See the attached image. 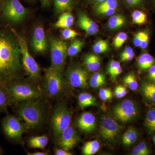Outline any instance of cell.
<instances>
[{
	"label": "cell",
	"instance_id": "obj_1",
	"mask_svg": "<svg viewBox=\"0 0 155 155\" xmlns=\"http://www.w3.org/2000/svg\"><path fill=\"white\" fill-rule=\"evenodd\" d=\"M18 41L13 31L0 30V85L20 79L22 66Z\"/></svg>",
	"mask_w": 155,
	"mask_h": 155
},
{
	"label": "cell",
	"instance_id": "obj_2",
	"mask_svg": "<svg viewBox=\"0 0 155 155\" xmlns=\"http://www.w3.org/2000/svg\"><path fill=\"white\" fill-rule=\"evenodd\" d=\"M17 114L26 129L35 130L43 122L45 108L40 99L28 100L18 103Z\"/></svg>",
	"mask_w": 155,
	"mask_h": 155
},
{
	"label": "cell",
	"instance_id": "obj_3",
	"mask_svg": "<svg viewBox=\"0 0 155 155\" xmlns=\"http://www.w3.org/2000/svg\"><path fill=\"white\" fill-rule=\"evenodd\" d=\"M11 103L22 102L28 100L40 99L43 91L38 86L28 81H14L6 86Z\"/></svg>",
	"mask_w": 155,
	"mask_h": 155
},
{
	"label": "cell",
	"instance_id": "obj_4",
	"mask_svg": "<svg viewBox=\"0 0 155 155\" xmlns=\"http://www.w3.org/2000/svg\"><path fill=\"white\" fill-rule=\"evenodd\" d=\"M63 70L50 66L45 73L43 88L45 92L51 98H58L64 93L66 87Z\"/></svg>",
	"mask_w": 155,
	"mask_h": 155
},
{
	"label": "cell",
	"instance_id": "obj_5",
	"mask_svg": "<svg viewBox=\"0 0 155 155\" xmlns=\"http://www.w3.org/2000/svg\"><path fill=\"white\" fill-rule=\"evenodd\" d=\"M11 30L15 34L19 43L22 66L30 79L34 82H38L41 78L40 68L38 64L30 54L25 39L14 29Z\"/></svg>",
	"mask_w": 155,
	"mask_h": 155
},
{
	"label": "cell",
	"instance_id": "obj_6",
	"mask_svg": "<svg viewBox=\"0 0 155 155\" xmlns=\"http://www.w3.org/2000/svg\"><path fill=\"white\" fill-rule=\"evenodd\" d=\"M72 113L67 106L58 103L55 107L51 119V125L55 137L70 125Z\"/></svg>",
	"mask_w": 155,
	"mask_h": 155
},
{
	"label": "cell",
	"instance_id": "obj_7",
	"mask_svg": "<svg viewBox=\"0 0 155 155\" xmlns=\"http://www.w3.org/2000/svg\"><path fill=\"white\" fill-rule=\"evenodd\" d=\"M0 9L3 18L12 23L21 22L28 13L19 0H3Z\"/></svg>",
	"mask_w": 155,
	"mask_h": 155
},
{
	"label": "cell",
	"instance_id": "obj_8",
	"mask_svg": "<svg viewBox=\"0 0 155 155\" xmlns=\"http://www.w3.org/2000/svg\"><path fill=\"white\" fill-rule=\"evenodd\" d=\"M50 44L51 60L50 66L64 70L68 50L67 43L58 38L51 37Z\"/></svg>",
	"mask_w": 155,
	"mask_h": 155
},
{
	"label": "cell",
	"instance_id": "obj_9",
	"mask_svg": "<svg viewBox=\"0 0 155 155\" xmlns=\"http://www.w3.org/2000/svg\"><path fill=\"white\" fill-rule=\"evenodd\" d=\"M122 127L115 119L106 116L101 118L99 127V134L103 140L108 143H114L119 138Z\"/></svg>",
	"mask_w": 155,
	"mask_h": 155
},
{
	"label": "cell",
	"instance_id": "obj_10",
	"mask_svg": "<svg viewBox=\"0 0 155 155\" xmlns=\"http://www.w3.org/2000/svg\"><path fill=\"white\" fill-rule=\"evenodd\" d=\"M113 114L117 120L122 123H126L137 117L138 110L137 106L132 101L125 100L114 106Z\"/></svg>",
	"mask_w": 155,
	"mask_h": 155
},
{
	"label": "cell",
	"instance_id": "obj_11",
	"mask_svg": "<svg viewBox=\"0 0 155 155\" xmlns=\"http://www.w3.org/2000/svg\"><path fill=\"white\" fill-rule=\"evenodd\" d=\"M2 128L6 136L14 140H20L24 131V126L19 118L9 114L3 119Z\"/></svg>",
	"mask_w": 155,
	"mask_h": 155
},
{
	"label": "cell",
	"instance_id": "obj_12",
	"mask_svg": "<svg viewBox=\"0 0 155 155\" xmlns=\"http://www.w3.org/2000/svg\"><path fill=\"white\" fill-rule=\"evenodd\" d=\"M66 77L68 83L72 87L81 89L88 87V73L80 66L75 65L68 68Z\"/></svg>",
	"mask_w": 155,
	"mask_h": 155
},
{
	"label": "cell",
	"instance_id": "obj_13",
	"mask_svg": "<svg viewBox=\"0 0 155 155\" xmlns=\"http://www.w3.org/2000/svg\"><path fill=\"white\" fill-rule=\"evenodd\" d=\"M58 147L69 151L72 150L80 140V137L74 127L71 125L56 138Z\"/></svg>",
	"mask_w": 155,
	"mask_h": 155
},
{
	"label": "cell",
	"instance_id": "obj_14",
	"mask_svg": "<svg viewBox=\"0 0 155 155\" xmlns=\"http://www.w3.org/2000/svg\"><path fill=\"white\" fill-rule=\"evenodd\" d=\"M32 46L34 51L38 53H44L47 50V40L45 31L41 26H37L34 31Z\"/></svg>",
	"mask_w": 155,
	"mask_h": 155
},
{
	"label": "cell",
	"instance_id": "obj_15",
	"mask_svg": "<svg viewBox=\"0 0 155 155\" xmlns=\"http://www.w3.org/2000/svg\"><path fill=\"white\" fill-rule=\"evenodd\" d=\"M77 25L84 31L87 35L96 34L99 31V26L85 13L80 12L78 16Z\"/></svg>",
	"mask_w": 155,
	"mask_h": 155
},
{
	"label": "cell",
	"instance_id": "obj_16",
	"mask_svg": "<svg viewBox=\"0 0 155 155\" xmlns=\"http://www.w3.org/2000/svg\"><path fill=\"white\" fill-rule=\"evenodd\" d=\"M77 125L82 132L86 133L91 132L95 128V117L90 112H84L78 119Z\"/></svg>",
	"mask_w": 155,
	"mask_h": 155
},
{
	"label": "cell",
	"instance_id": "obj_17",
	"mask_svg": "<svg viewBox=\"0 0 155 155\" xmlns=\"http://www.w3.org/2000/svg\"><path fill=\"white\" fill-rule=\"evenodd\" d=\"M84 63L88 70L92 72H96L101 67V58L94 54H89L84 58Z\"/></svg>",
	"mask_w": 155,
	"mask_h": 155
},
{
	"label": "cell",
	"instance_id": "obj_18",
	"mask_svg": "<svg viewBox=\"0 0 155 155\" xmlns=\"http://www.w3.org/2000/svg\"><path fill=\"white\" fill-rule=\"evenodd\" d=\"M74 17L69 12H64L54 25L55 27L61 28H69L73 25Z\"/></svg>",
	"mask_w": 155,
	"mask_h": 155
},
{
	"label": "cell",
	"instance_id": "obj_19",
	"mask_svg": "<svg viewBox=\"0 0 155 155\" xmlns=\"http://www.w3.org/2000/svg\"><path fill=\"white\" fill-rule=\"evenodd\" d=\"M78 103L79 107L81 109L96 106L97 101L95 98L88 93H81L78 95Z\"/></svg>",
	"mask_w": 155,
	"mask_h": 155
},
{
	"label": "cell",
	"instance_id": "obj_20",
	"mask_svg": "<svg viewBox=\"0 0 155 155\" xmlns=\"http://www.w3.org/2000/svg\"><path fill=\"white\" fill-rule=\"evenodd\" d=\"M140 89L147 99L155 103V82H143L141 84Z\"/></svg>",
	"mask_w": 155,
	"mask_h": 155
},
{
	"label": "cell",
	"instance_id": "obj_21",
	"mask_svg": "<svg viewBox=\"0 0 155 155\" xmlns=\"http://www.w3.org/2000/svg\"><path fill=\"white\" fill-rule=\"evenodd\" d=\"M48 142L49 139L47 136H39L30 137L28 140V144L31 148L43 149L47 146Z\"/></svg>",
	"mask_w": 155,
	"mask_h": 155
},
{
	"label": "cell",
	"instance_id": "obj_22",
	"mask_svg": "<svg viewBox=\"0 0 155 155\" xmlns=\"http://www.w3.org/2000/svg\"><path fill=\"white\" fill-rule=\"evenodd\" d=\"M155 62L153 58L147 53L139 56L137 59V66L140 70H147L154 65Z\"/></svg>",
	"mask_w": 155,
	"mask_h": 155
},
{
	"label": "cell",
	"instance_id": "obj_23",
	"mask_svg": "<svg viewBox=\"0 0 155 155\" xmlns=\"http://www.w3.org/2000/svg\"><path fill=\"white\" fill-rule=\"evenodd\" d=\"M126 19L121 14H116L110 17L108 21L107 25L110 29L117 30L122 28L125 25Z\"/></svg>",
	"mask_w": 155,
	"mask_h": 155
},
{
	"label": "cell",
	"instance_id": "obj_24",
	"mask_svg": "<svg viewBox=\"0 0 155 155\" xmlns=\"http://www.w3.org/2000/svg\"><path fill=\"white\" fill-rule=\"evenodd\" d=\"M138 138V132L133 127H130L123 134L122 137V142L123 145L129 146L134 144Z\"/></svg>",
	"mask_w": 155,
	"mask_h": 155
},
{
	"label": "cell",
	"instance_id": "obj_25",
	"mask_svg": "<svg viewBox=\"0 0 155 155\" xmlns=\"http://www.w3.org/2000/svg\"><path fill=\"white\" fill-rule=\"evenodd\" d=\"M11 103L10 96L6 87L0 85V112L7 111L8 106Z\"/></svg>",
	"mask_w": 155,
	"mask_h": 155
},
{
	"label": "cell",
	"instance_id": "obj_26",
	"mask_svg": "<svg viewBox=\"0 0 155 155\" xmlns=\"http://www.w3.org/2000/svg\"><path fill=\"white\" fill-rule=\"evenodd\" d=\"M144 124L150 133L155 132V108L150 109L147 112Z\"/></svg>",
	"mask_w": 155,
	"mask_h": 155
},
{
	"label": "cell",
	"instance_id": "obj_27",
	"mask_svg": "<svg viewBox=\"0 0 155 155\" xmlns=\"http://www.w3.org/2000/svg\"><path fill=\"white\" fill-rule=\"evenodd\" d=\"M54 5L58 13H64L69 11L72 8V0H54Z\"/></svg>",
	"mask_w": 155,
	"mask_h": 155
},
{
	"label": "cell",
	"instance_id": "obj_28",
	"mask_svg": "<svg viewBox=\"0 0 155 155\" xmlns=\"http://www.w3.org/2000/svg\"><path fill=\"white\" fill-rule=\"evenodd\" d=\"M99 143L97 140L88 141L84 144L82 148V153L84 155L95 154L99 150Z\"/></svg>",
	"mask_w": 155,
	"mask_h": 155
},
{
	"label": "cell",
	"instance_id": "obj_29",
	"mask_svg": "<svg viewBox=\"0 0 155 155\" xmlns=\"http://www.w3.org/2000/svg\"><path fill=\"white\" fill-rule=\"evenodd\" d=\"M84 42L80 39H75L71 43L67 50V55L70 57L76 55L83 48Z\"/></svg>",
	"mask_w": 155,
	"mask_h": 155
},
{
	"label": "cell",
	"instance_id": "obj_30",
	"mask_svg": "<svg viewBox=\"0 0 155 155\" xmlns=\"http://www.w3.org/2000/svg\"><path fill=\"white\" fill-rule=\"evenodd\" d=\"M132 22L137 25H143L147 22V16L144 12L139 10L134 11L132 14Z\"/></svg>",
	"mask_w": 155,
	"mask_h": 155
},
{
	"label": "cell",
	"instance_id": "obj_31",
	"mask_svg": "<svg viewBox=\"0 0 155 155\" xmlns=\"http://www.w3.org/2000/svg\"><path fill=\"white\" fill-rule=\"evenodd\" d=\"M123 82L133 91H135L138 88V82L136 78L135 75L133 73H130L125 76L123 79Z\"/></svg>",
	"mask_w": 155,
	"mask_h": 155
},
{
	"label": "cell",
	"instance_id": "obj_32",
	"mask_svg": "<svg viewBox=\"0 0 155 155\" xmlns=\"http://www.w3.org/2000/svg\"><path fill=\"white\" fill-rule=\"evenodd\" d=\"M109 43L107 41L99 40L94 45L93 50L96 54H103L109 50Z\"/></svg>",
	"mask_w": 155,
	"mask_h": 155
},
{
	"label": "cell",
	"instance_id": "obj_33",
	"mask_svg": "<svg viewBox=\"0 0 155 155\" xmlns=\"http://www.w3.org/2000/svg\"><path fill=\"white\" fill-rule=\"evenodd\" d=\"M150 153L149 149L144 142H141L133 149V155H148Z\"/></svg>",
	"mask_w": 155,
	"mask_h": 155
},
{
	"label": "cell",
	"instance_id": "obj_34",
	"mask_svg": "<svg viewBox=\"0 0 155 155\" xmlns=\"http://www.w3.org/2000/svg\"><path fill=\"white\" fill-rule=\"evenodd\" d=\"M128 35L127 33L124 32H121L117 34L114 38L113 44L114 47L119 48L123 45L127 40Z\"/></svg>",
	"mask_w": 155,
	"mask_h": 155
},
{
	"label": "cell",
	"instance_id": "obj_35",
	"mask_svg": "<svg viewBox=\"0 0 155 155\" xmlns=\"http://www.w3.org/2000/svg\"><path fill=\"white\" fill-rule=\"evenodd\" d=\"M118 0H105L103 2L95 5L94 8H106L116 9L118 7Z\"/></svg>",
	"mask_w": 155,
	"mask_h": 155
},
{
	"label": "cell",
	"instance_id": "obj_36",
	"mask_svg": "<svg viewBox=\"0 0 155 155\" xmlns=\"http://www.w3.org/2000/svg\"><path fill=\"white\" fill-rule=\"evenodd\" d=\"M62 37L65 40H69L75 38L78 35V33L75 31L70 28H64L61 32Z\"/></svg>",
	"mask_w": 155,
	"mask_h": 155
},
{
	"label": "cell",
	"instance_id": "obj_37",
	"mask_svg": "<svg viewBox=\"0 0 155 155\" xmlns=\"http://www.w3.org/2000/svg\"><path fill=\"white\" fill-rule=\"evenodd\" d=\"M99 96L103 101H107L112 98L113 92L110 89L101 88L99 92Z\"/></svg>",
	"mask_w": 155,
	"mask_h": 155
},
{
	"label": "cell",
	"instance_id": "obj_38",
	"mask_svg": "<svg viewBox=\"0 0 155 155\" xmlns=\"http://www.w3.org/2000/svg\"><path fill=\"white\" fill-rule=\"evenodd\" d=\"M127 94V91L126 87L121 85L116 87L114 91V94L118 98L123 97L126 96Z\"/></svg>",
	"mask_w": 155,
	"mask_h": 155
},
{
	"label": "cell",
	"instance_id": "obj_39",
	"mask_svg": "<svg viewBox=\"0 0 155 155\" xmlns=\"http://www.w3.org/2000/svg\"><path fill=\"white\" fill-rule=\"evenodd\" d=\"M146 31H140L135 34L134 38V44L137 47H140Z\"/></svg>",
	"mask_w": 155,
	"mask_h": 155
},
{
	"label": "cell",
	"instance_id": "obj_40",
	"mask_svg": "<svg viewBox=\"0 0 155 155\" xmlns=\"http://www.w3.org/2000/svg\"><path fill=\"white\" fill-rule=\"evenodd\" d=\"M95 11L100 15L106 16H112L116 12V9L106 8H94Z\"/></svg>",
	"mask_w": 155,
	"mask_h": 155
},
{
	"label": "cell",
	"instance_id": "obj_41",
	"mask_svg": "<svg viewBox=\"0 0 155 155\" xmlns=\"http://www.w3.org/2000/svg\"><path fill=\"white\" fill-rule=\"evenodd\" d=\"M120 64L118 61H112L110 62L108 66L107 71L108 73L112 77L115 72V70L117 69V67L120 66Z\"/></svg>",
	"mask_w": 155,
	"mask_h": 155
},
{
	"label": "cell",
	"instance_id": "obj_42",
	"mask_svg": "<svg viewBox=\"0 0 155 155\" xmlns=\"http://www.w3.org/2000/svg\"><path fill=\"white\" fill-rule=\"evenodd\" d=\"M106 81L97 80L91 78L89 81V84L93 88H97L104 85Z\"/></svg>",
	"mask_w": 155,
	"mask_h": 155
},
{
	"label": "cell",
	"instance_id": "obj_43",
	"mask_svg": "<svg viewBox=\"0 0 155 155\" xmlns=\"http://www.w3.org/2000/svg\"><path fill=\"white\" fill-rule=\"evenodd\" d=\"M127 5L131 7H141L143 5V0H125Z\"/></svg>",
	"mask_w": 155,
	"mask_h": 155
},
{
	"label": "cell",
	"instance_id": "obj_44",
	"mask_svg": "<svg viewBox=\"0 0 155 155\" xmlns=\"http://www.w3.org/2000/svg\"><path fill=\"white\" fill-rule=\"evenodd\" d=\"M148 77L152 82H155V64L153 65L148 69Z\"/></svg>",
	"mask_w": 155,
	"mask_h": 155
},
{
	"label": "cell",
	"instance_id": "obj_45",
	"mask_svg": "<svg viewBox=\"0 0 155 155\" xmlns=\"http://www.w3.org/2000/svg\"><path fill=\"white\" fill-rule=\"evenodd\" d=\"M149 41V35L148 32L146 31L144 37L142 41L141 45H140V47L141 49L146 48L148 45Z\"/></svg>",
	"mask_w": 155,
	"mask_h": 155
},
{
	"label": "cell",
	"instance_id": "obj_46",
	"mask_svg": "<svg viewBox=\"0 0 155 155\" xmlns=\"http://www.w3.org/2000/svg\"><path fill=\"white\" fill-rule=\"evenodd\" d=\"M54 154L56 155H72V153L69 151L60 148H57L55 149Z\"/></svg>",
	"mask_w": 155,
	"mask_h": 155
},
{
	"label": "cell",
	"instance_id": "obj_47",
	"mask_svg": "<svg viewBox=\"0 0 155 155\" xmlns=\"http://www.w3.org/2000/svg\"><path fill=\"white\" fill-rule=\"evenodd\" d=\"M91 78L97 80L106 81V77L104 74L101 72H95L92 75Z\"/></svg>",
	"mask_w": 155,
	"mask_h": 155
},
{
	"label": "cell",
	"instance_id": "obj_48",
	"mask_svg": "<svg viewBox=\"0 0 155 155\" xmlns=\"http://www.w3.org/2000/svg\"><path fill=\"white\" fill-rule=\"evenodd\" d=\"M134 56H135V54L133 51L130 53V54H128L122 56V57H120V58H121V61H123V62L130 61L133 60Z\"/></svg>",
	"mask_w": 155,
	"mask_h": 155
},
{
	"label": "cell",
	"instance_id": "obj_49",
	"mask_svg": "<svg viewBox=\"0 0 155 155\" xmlns=\"http://www.w3.org/2000/svg\"><path fill=\"white\" fill-rule=\"evenodd\" d=\"M122 67H121V65H120V66L117 67V69L115 70V72H114V74H113V76L111 77V78H113V79H115L117 76L120 75L122 73Z\"/></svg>",
	"mask_w": 155,
	"mask_h": 155
},
{
	"label": "cell",
	"instance_id": "obj_50",
	"mask_svg": "<svg viewBox=\"0 0 155 155\" xmlns=\"http://www.w3.org/2000/svg\"><path fill=\"white\" fill-rule=\"evenodd\" d=\"M133 51V50L132 48L130 47H127L121 53L120 57L126 55L128 54H130V53Z\"/></svg>",
	"mask_w": 155,
	"mask_h": 155
},
{
	"label": "cell",
	"instance_id": "obj_51",
	"mask_svg": "<svg viewBox=\"0 0 155 155\" xmlns=\"http://www.w3.org/2000/svg\"><path fill=\"white\" fill-rule=\"evenodd\" d=\"M42 6L44 7H48L50 6L51 0H40Z\"/></svg>",
	"mask_w": 155,
	"mask_h": 155
},
{
	"label": "cell",
	"instance_id": "obj_52",
	"mask_svg": "<svg viewBox=\"0 0 155 155\" xmlns=\"http://www.w3.org/2000/svg\"><path fill=\"white\" fill-rule=\"evenodd\" d=\"M28 154L29 155H47L48 153L44 152H35L33 153H28Z\"/></svg>",
	"mask_w": 155,
	"mask_h": 155
},
{
	"label": "cell",
	"instance_id": "obj_53",
	"mask_svg": "<svg viewBox=\"0 0 155 155\" xmlns=\"http://www.w3.org/2000/svg\"><path fill=\"white\" fill-rule=\"evenodd\" d=\"M90 1H91L92 2L94 3V4H95V5H97V4L103 2L105 0H90Z\"/></svg>",
	"mask_w": 155,
	"mask_h": 155
},
{
	"label": "cell",
	"instance_id": "obj_54",
	"mask_svg": "<svg viewBox=\"0 0 155 155\" xmlns=\"http://www.w3.org/2000/svg\"><path fill=\"white\" fill-rule=\"evenodd\" d=\"M2 150L0 148V155H2Z\"/></svg>",
	"mask_w": 155,
	"mask_h": 155
},
{
	"label": "cell",
	"instance_id": "obj_55",
	"mask_svg": "<svg viewBox=\"0 0 155 155\" xmlns=\"http://www.w3.org/2000/svg\"><path fill=\"white\" fill-rule=\"evenodd\" d=\"M153 141L154 143V144L155 145V134H154V135L153 137Z\"/></svg>",
	"mask_w": 155,
	"mask_h": 155
},
{
	"label": "cell",
	"instance_id": "obj_56",
	"mask_svg": "<svg viewBox=\"0 0 155 155\" xmlns=\"http://www.w3.org/2000/svg\"><path fill=\"white\" fill-rule=\"evenodd\" d=\"M3 0H0V7H1V5H2V3Z\"/></svg>",
	"mask_w": 155,
	"mask_h": 155
},
{
	"label": "cell",
	"instance_id": "obj_57",
	"mask_svg": "<svg viewBox=\"0 0 155 155\" xmlns=\"http://www.w3.org/2000/svg\"><path fill=\"white\" fill-rule=\"evenodd\" d=\"M154 2L155 4V0H154Z\"/></svg>",
	"mask_w": 155,
	"mask_h": 155
}]
</instances>
